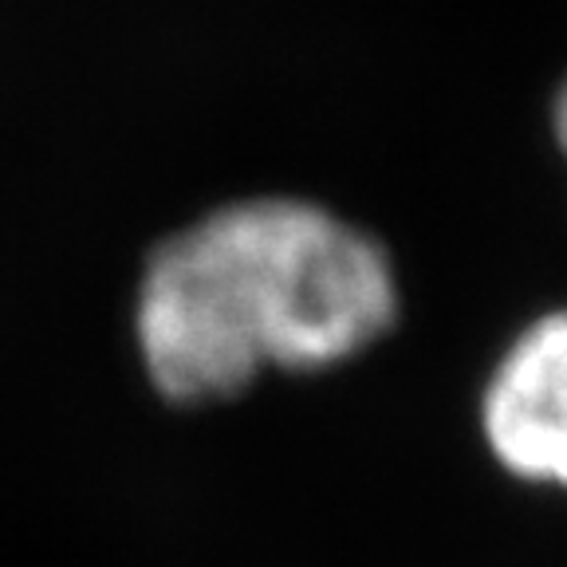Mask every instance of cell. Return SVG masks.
Masks as SVG:
<instances>
[{"instance_id": "6da1fadb", "label": "cell", "mask_w": 567, "mask_h": 567, "mask_svg": "<svg viewBox=\"0 0 567 567\" xmlns=\"http://www.w3.org/2000/svg\"><path fill=\"white\" fill-rule=\"evenodd\" d=\"M394 319L379 240L288 197L225 205L162 240L134 303L146 374L186 406L229 399L268 367H336Z\"/></svg>"}, {"instance_id": "3957f363", "label": "cell", "mask_w": 567, "mask_h": 567, "mask_svg": "<svg viewBox=\"0 0 567 567\" xmlns=\"http://www.w3.org/2000/svg\"><path fill=\"white\" fill-rule=\"evenodd\" d=\"M556 134H559V146H564V154H567V83L556 99Z\"/></svg>"}, {"instance_id": "7a4b0ae2", "label": "cell", "mask_w": 567, "mask_h": 567, "mask_svg": "<svg viewBox=\"0 0 567 567\" xmlns=\"http://www.w3.org/2000/svg\"><path fill=\"white\" fill-rule=\"evenodd\" d=\"M485 437L505 470L567 488V311L532 323L485 390Z\"/></svg>"}]
</instances>
